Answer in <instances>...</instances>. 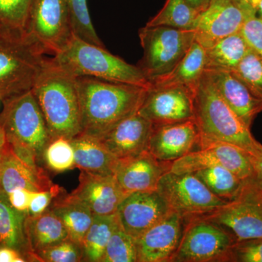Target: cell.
I'll list each match as a JSON object with an SVG mask.
<instances>
[{"label":"cell","mask_w":262,"mask_h":262,"mask_svg":"<svg viewBox=\"0 0 262 262\" xmlns=\"http://www.w3.org/2000/svg\"><path fill=\"white\" fill-rule=\"evenodd\" d=\"M63 191L64 189L63 188L56 184H53L47 190L33 192L28 210V215L34 216L47 211L53 201Z\"/></svg>","instance_id":"cell-39"},{"label":"cell","mask_w":262,"mask_h":262,"mask_svg":"<svg viewBox=\"0 0 262 262\" xmlns=\"http://www.w3.org/2000/svg\"><path fill=\"white\" fill-rule=\"evenodd\" d=\"M194 174L215 195L226 201L235 199L242 190L245 183L222 165L201 169Z\"/></svg>","instance_id":"cell-31"},{"label":"cell","mask_w":262,"mask_h":262,"mask_svg":"<svg viewBox=\"0 0 262 262\" xmlns=\"http://www.w3.org/2000/svg\"><path fill=\"white\" fill-rule=\"evenodd\" d=\"M118 224L115 213L94 215L92 224L84 235L81 246L83 261H102L108 241Z\"/></svg>","instance_id":"cell-29"},{"label":"cell","mask_w":262,"mask_h":262,"mask_svg":"<svg viewBox=\"0 0 262 262\" xmlns=\"http://www.w3.org/2000/svg\"><path fill=\"white\" fill-rule=\"evenodd\" d=\"M75 152L76 168L80 171L103 176L115 175L118 159L91 136L80 134L70 139Z\"/></svg>","instance_id":"cell-23"},{"label":"cell","mask_w":262,"mask_h":262,"mask_svg":"<svg viewBox=\"0 0 262 262\" xmlns=\"http://www.w3.org/2000/svg\"><path fill=\"white\" fill-rule=\"evenodd\" d=\"M172 212L163 196L154 190L130 193L115 214L122 229L136 239Z\"/></svg>","instance_id":"cell-15"},{"label":"cell","mask_w":262,"mask_h":262,"mask_svg":"<svg viewBox=\"0 0 262 262\" xmlns=\"http://www.w3.org/2000/svg\"><path fill=\"white\" fill-rule=\"evenodd\" d=\"M200 13L187 0H166L163 8L146 26L194 30Z\"/></svg>","instance_id":"cell-30"},{"label":"cell","mask_w":262,"mask_h":262,"mask_svg":"<svg viewBox=\"0 0 262 262\" xmlns=\"http://www.w3.org/2000/svg\"><path fill=\"white\" fill-rule=\"evenodd\" d=\"M27 215L26 212L13 208L8 196L0 192V247L13 248L27 261H33L25 232Z\"/></svg>","instance_id":"cell-26"},{"label":"cell","mask_w":262,"mask_h":262,"mask_svg":"<svg viewBox=\"0 0 262 262\" xmlns=\"http://www.w3.org/2000/svg\"><path fill=\"white\" fill-rule=\"evenodd\" d=\"M71 194L89 207L94 215L116 213L129 194L118 184L115 176H103L81 170L79 185Z\"/></svg>","instance_id":"cell-20"},{"label":"cell","mask_w":262,"mask_h":262,"mask_svg":"<svg viewBox=\"0 0 262 262\" xmlns=\"http://www.w3.org/2000/svg\"><path fill=\"white\" fill-rule=\"evenodd\" d=\"M32 0H0V33L26 37Z\"/></svg>","instance_id":"cell-32"},{"label":"cell","mask_w":262,"mask_h":262,"mask_svg":"<svg viewBox=\"0 0 262 262\" xmlns=\"http://www.w3.org/2000/svg\"><path fill=\"white\" fill-rule=\"evenodd\" d=\"M228 261L262 262V237L237 241L229 253Z\"/></svg>","instance_id":"cell-38"},{"label":"cell","mask_w":262,"mask_h":262,"mask_svg":"<svg viewBox=\"0 0 262 262\" xmlns=\"http://www.w3.org/2000/svg\"><path fill=\"white\" fill-rule=\"evenodd\" d=\"M52 60L74 77H92L148 89L149 82L139 66L127 63L105 47L72 37Z\"/></svg>","instance_id":"cell-4"},{"label":"cell","mask_w":262,"mask_h":262,"mask_svg":"<svg viewBox=\"0 0 262 262\" xmlns=\"http://www.w3.org/2000/svg\"><path fill=\"white\" fill-rule=\"evenodd\" d=\"M250 154V153H249ZM254 176L251 180L258 188L262 189V144H258L256 149L250 154Z\"/></svg>","instance_id":"cell-42"},{"label":"cell","mask_w":262,"mask_h":262,"mask_svg":"<svg viewBox=\"0 0 262 262\" xmlns=\"http://www.w3.org/2000/svg\"><path fill=\"white\" fill-rule=\"evenodd\" d=\"M153 124L136 113L119 122L100 139H96L117 159L147 150Z\"/></svg>","instance_id":"cell-21"},{"label":"cell","mask_w":262,"mask_h":262,"mask_svg":"<svg viewBox=\"0 0 262 262\" xmlns=\"http://www.w3.org/2000/svg\"><path fill=\"white\" fill-rule=\"evenodd\" d=\"M194 111L201 134L199 147L207 143H228L251 154L260 144L221 97L206 72L194 88Z\"/></svg>","instance_id":"cell-3"},{"label":"cell","mask_w":262,"mask_h":262,"mask_svg":"<svg viewBox=\"0 0 262 262\" xmlns=\"http://www.w3.org/2000/svg\"><path fill=\"white\" fill-rule=\"evenodd\" d=\"M65 2L74 35L85 42L105 47L93 25L88 0H65Z\"/></svg>","instance_id":"cell-33"},{"label":"cell","mask_w":262,"mask_h":262,"mask_svg":"<svg viewBox=\"0 0 262 262\" xmlns=\"http://www.w3.org/2000/svg\"><path fill=\"white\" fill-rule=\"evenodd\" d=\"M256 15L234 0H211L200 13L194 32L195 40L205 49L220 39L239 32L248 18Z\"/></svg>","instance_id":"cell-14"},{"label":"cell","mask_w":262,"mask_h":262,"mask_svg":"<svg viewBox=\"0 0 262 262\" xmlns=\"http://www.w3.org/2000/svg\"><path fill=\"white\" fill-rule=\"evenodd\" d=\"M5 143V136L0 139V162H1L2 155H3V147Z\"/></svg>","instance_id":"cell-47"},{"label":"cell","mask_w":262,"mask_h":262,"mask_svg":"<svg viewBox=\"0 0 262 262\" xmlns=\"http://www.w3.org/2000/svg\"><path fill=\"white\" fill-rule=\"evenodd\" d=\"M156 190L170 210L184 220L208 214L228 202L215 195L194 173L168 171L160 178Z\"/></svg>","instance_id":"cell-9"},{"label":"cell","mask_w":262,"mask_h":262,"mask_svg":"<svg viewBox=\"0 0 262 262\" xmlns=\"http://www.w3.org/2000/svg\"><path fill=\"white\" fill-rule=\"evenodd\" d=\"M48 208L63 222L70 239L81 247L94 220V213L89 207L64 190Z\"/></svg>","instance_id":"cell-25"},{"label":"cell","mask_w":262,"mask_h":262,"mask_svg":"<svg viewBox=\"0 0 262 262\" xmlns=\"http://www.w3.org/2000/svg\"><path fill=\"white\" fill-rule=\"evenodd\" d=\"M53 185L47 172H37L31 168L19 159L5 140L0 162V192L7 195L17 189L41 192Z\"/></svg>","instance_id":"cell-22"},{"label":"cell","mask_w":262,"mask_h":262,"mask_svg":"<svg viewBox=\"0 0 262 262\" xmlns=\"http://www.w3.org/2000/svg\"><path fill=\"white\" fill-rule=\"evenodd\" d=\"M171 162L155 158L148 150L118 159L115 177L127 194L156 190L160 178L170 170Z\"/></svg>","instance_id":"cell-18"},{"label":"cell","mask_w":262,"mask_h":262,"mask_svg":"<svg viewBox=\"0 0 262 262\" xmlns=\"http://www.w3.org/2000/svg\"><path fill=\"white\" fill-rule=\"evenodd\" d=\"M256 16L258 18L262 19V0H259L258 2L257 5L256 6Z\"/></svg>","instance_id":"cell-46"},{"label":"cell","mask_w":262,"mask_h":262,"mask_svg":"<svg viewBox=\"0 0 262 262\" xmlns=\"http://www.w3.org/2000/svg\"><path fill=\"white\" fill-rule=\"evenodd\" d=\"M237 4L249 10H252L256 13V6L259 0H234Z\"/></svg>","instance_id":"cell-45"},{"label":"cell","mask_w":262,"mask_h":262,"mask_svg":"<svg viewBox=\"0 0 262 262\" xmlns=\"http://www.w3.org/2000/svg\"><path fill=\"white\" fill-rule=\"evenodd\" d=\"M206 70V49L194 40L171 72L150 81L149 87L185 85L194 89Z\"/></svg>","instance_id":"cell-27"},{"label":"cell","mask_w":262,"mask_h":262,"mask_svg":"<svg viewBox=\"0 0 262 262\" xmlns=\"http://www.w3.org/2000/svg\"><path fill=\"white\" fill-rule=\"evenodd\" d=\"M80 134L100 139L119 122L137 113L146 88L92 77H76Z\"/></svg>","instance_id":"cell-1"},{"label":"cell","mask_w":262,"mask_h":262,"mask_svg":"<svg viewBox=\"0 0 262 262\" xmlns=\"http://www.w3.org/2000/svg\"><path fill=\"white\" fill-rule=\"evenodd\" d=\"M193 8L201 13L206 9L211 3V0H187Z\"/></svg>","instance_id":"cell-44"},{"label":"cell","mask_w":262,"mask_h":262,"mask_svg":"<svg viewBox=\"0 0 262 262\" xmlns=\"http://www.w3.org/2000/svg\"><path fill=\"white\" fill-rule=\"evenodd\" d=\"M260 19H261V18H260ZM261 20H262V19H261Z\"/></svg>","instance_id":"cell-49"},{"label":"cell","mask_w":262,"mask_h":262,"mask_svg":"<svg viewBox=\"0 0 262 262\" xmlns=\"http://www.w3.org/2000/svg\"><path fill=\"white\" fill-rule=\"evenodd\" d=\"M32 91L52 139H72L81 133L76 78L46 58Z\"/></svg>","instance_id":"cell-2"},{"label":"cell","mask_w":262,"mask_h":262,"mask_svg":"<svg viewBox=\"0 0 262 262\" xmlns=\"http://www.w3.org/2000/svg\"><path fill=\"white\" fill-rule=\"evenodd\" d=\"M201 216L225 228L236 241L262 237V189L251 181L245 182L235 199Z\"/></svg>","instance_id":"cell-10"},{"label":"cell","mask_w":262,"mask_h":262,"mask_svg":"<svg viewBox=\"0 0 262 262\" xmlns=\"http://www.w3.org/2000/svg\"><path fill=\"white\" fill-rule=\"evenodd\" d=\"M25 232L33 261L34 253L70 239L63 222L49 208L39 215H27Z\"/></svg>","instance_id":"cell-24"},{"label":"cell","mask_w":262,"mask_h":262,"mask_svg":"<svg viewBox=\"0 0 262 262\" xmlns=\"http://www.w3.org/2000/svg\"><path fill=\"white\" fill-rule=\"evenodd\" d=\"M27 34L45 53L61 52L74 37L65 0H32Z\"/></svg>","instance_id":"cell-11"},{"label":"cell","mask_w":262,"mask_h":262,"mask_svg":"<svg viewBox=\"0 0 262 262\" xmlns=\"http://www.w3.org/2000/svg\"><path fill=\"white\" fill-rule=\"evenodd\" d=\"M138 114L153 125L194 120V89L185 85L149 87Z\"/></svg>","instance_id":"cell-13"},{"label":"cell","mask_w":262,"mask_h":262,"mask_svg":"<svg viewBox=\"0 0 262 262\" xmlns=\"http://www.w3.org/2000/svg\"><path fill=\"white\" fill-rule=\"evenodd\" d=\"M34 261L79 262L83 261L82 248L71 239L38 251L33 255Z\"/></svg>","instance_id":"cell-37"},{"label":"cell","mask_w":262,"mask_h":262,"mask_svg":"<svg viewBox=\"0 0 262 262\" xmlns=\"http://www.w3.org/2000/svg\"><path fill=\"white\" fill-rule=\"evenodd\" d=\"M33 192L28 189H15L8 194V199L11 206L15 209L28 213Z\"/></svg>","instance_id":"cell-41"},{"label":"cell","mask_w":262,"mask_h":262,"mask_svg":"<svg viewBox=\"0 0 262 262\" xmlns=\"http://www.w3.org/2000/svg\"><path fill=\"white\" fill-rule=\"evenodd\" d=\"M184 219L172 212L136 239L137 262H170L178 249Z\"/></svg>","instance_id":"cell-17"},{"label":"cell","mask_w":262,"mask_h":262,"mask_svg":"<svg viewBox=\"0 0 262 262\" xmlns=\"http://www.w3.org/2000/svg\"><path fill=\"white\" fill-rule=\"evenodd\" d=\"M3 136H5V133L4 131H3V128L0 127V139H1L2 137H3Z\"/></svg>","instance_id":"cell-48"},{"label":"cell","mask_w":262,"mask_h":262,"mask_svg":"<svg viewBox=\"0 0 262 262\" xmlns=\"http://www.w3.org/2000/svg\"><path fill=\"white\" fill-rule=\"evenodd\" d=\"M27 261L20 252L13 248L0 247V262Z\"/></svg>","instance_id":"cell-43"},{"label":"cell","mask_w":262,"mask_h":262,"mask_svg":"<svg viewBox=\"0 0 262 262\" xmlns=\"http://www.w3.org/2000/svg\"><path fill=\"white\" fill-rule=\"evenodd\" d=\"M201 134L194 120L153 125L147 150L160 161L173 162L199 149Z\"/></svg>","instance_id":"cell-16"},{"label":"cell","mask_w":262,"mask_h":262,"mask_svg":"<svg viewBox=\"0 0 262 262\" xmlns=\"http://www.w3.org/2000/svg\"><path fill=\"white\" fill-rule=\"evenodd\" d=\"M222 165L244 182L252 180L254 171L250 154L233 144L211 142L188 153L170 163V170L176 173H194L201 169Z\"/></svg>","instance_id":"cell-12"},{"label":"cell","mask_w":262,"mask_h":262,"mask_svg":"<svg viewBox=\"0 0 262 262\" xmlns=\"http://www.w3.org/2000/svg\"><path fill=\"white\" fill-rule=\"evenodd\" d=\"M2 103L0 127L5 140L29 148L42 164L45 149L53 139L32 90Z\"/></svg>","instance_id":"cell-6"},{"label":"cell","mask_w":262,"mask_h":262,"mask_svg":"<svg viewBox=\"0 0 262 262\" xmlns=\"http://www.w3.org/2000/svg\"><path fill=\"white\" fill-rule=\"evenodd\" d=\"M143 57L139 66L149 82L177 67L195 40L194 30L145 27L139 32Z\"/></svg>","instance_id":"cell-7"},{"label":"cell","mask_w":262,"mask_h":262,"mask_svg":"<svg viewBox=\"0 0 262 262\" xmlns=\"http://www.w3.org/2000/svg\"><path fill=\"white\" fill-rule=\"evenodd\" d=\"M42 48L29 35L0 33V101L31 91L46 58Z\"/></svg>","instance_id":"cell-5"},{"label":"cell","mask_w":262,"mask_h":262,"mask_svg":"<svg viewBox=\"0 0 262 262\" xmlns=\"http://www.w3.org/2000/svg\"><path fill=\"white\" fill-rule=\"evenodd\" d=\"M250 48L262 58V20L253 15L245 22L241 31Z\"/></svg>","instance_id":"cell-40"},{"label":"cell","mask_w":262,"mask_h":262,"mask_svg":"<svg viewBox=\"0 0 262 262\" xmlns=\"http://www.w3.org/2000/svg\"><path fill=\"white\" fill-rule=\"evenodd\" d=\"M217 92L241 120L251 128L256 116L262 113V101L233 71L206 69Z\"/></svg>","instance_id":"cell-19"},{"label":"cell","mask_w":262,"mask_h":262,"mask_svg":"<svg viewBox=\"0 0 262 262\" xmlns=\"http://www.w3.org/2000/svg\"><path fill=\"white\" fill-rule=\"evenodd\" d=\"M43 163L55 173H62L75 168V152L70 139L63 137L53 139L45 149Z\"/></svg>","instance_id":"cell-34"},{"label":"cell","mask_w":262,"mask_h":262,"mask_svg":"<svg viewBox=\"0 0 262 262\" xmlns=\"http://www.w3.org/2000/svg\"><path fill=\"white\" fill-rule=\"evenodd\" d=\"M101 262H137L136 239L119 224L108 241Z\"/></svg>","instance_id":"cell-35"},{"label":"cell","mask_w":262,"mask_h":262,"mask_svg":"<svg viewBox=\"0 0 262 262\" xmlns=\"http://www.w3.org/2000/svg\"><path fill=\"white\" fill-rule=\"evenodd\" d=\"M251 50L241 32L227 36L206 49V69L233 71Z\"/></svg>","instance_id":"cell-28"},{"label":"cell","mask_w":262,"mask_h":262,"mask_svg":"<svg viewBox=\"0 0 262 262\" xmlns=\"http://www.w3.org/2000/svg\"><path fill=\"white\" fill-rule=\"evenodd\" d=\"M234 73L247 84L258 98L262 101V58L252 50H250Z\"/></svg>","instance_id":"cell-36"},{"label":"cell","mask_w":262,"mask_h":262,"mask_svg":"<svg viewBox=\"0 0 262 262\" xmlns=\"http://www.w3.org/2000/svg\"><path fill=\"white\" fill-rule=\"evenodd\" d=\"M236 242L230 232L214 222L192 217L184 220L180 244L170 262L228 261Z\"/></svg>","instance_id":"cell-8"}]
</instances>
